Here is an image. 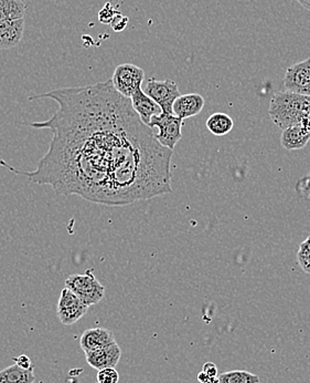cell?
<instances>
[{
    "label": "cell",
    "mask_w": 310,
    "mask_h": 383,
    "mask_svg": "<svg viewBox=\"0 0 310 383\" xmlns=\"http://www.w3.org/2000/svg\"><path fill=\"white\" fill-rule=\"evenodd\" d=\"M202 371H204V373H206L210 378H218V377H219V375H218V368H216V365H214V363H206V365H204V370Z\"/></svg>",
    "instance_id": "24"
},
{
    "label": "cell",
    "mask_w": 310,
    "mask_h": 383,
    "mask_svg": "<svg viewBox=\"0 0 310 383\" xmlns=\"http://www.w3.org/2000/svg\"><path fill=\"white\" fill-rule=\"evenodd\" d=\"M127 17L122 16L120 13H118V16L115 17L111 26H112V28L115 32H122V30L125 29L126 26H127Z\"/></svg>",
    "instance_id": "22"
},
{
    "label": "cell",
    "mask_w": 310,
    "mask_h": 383,
    "mask_svg": "<svg viewBox=\"0 0 310 383\" xmlns=\"http://www.w3.org/2000/svg\"><path fill=\"white\" fill-rule=\"evenodd\" d=\"M269 114L279 129L297 126L310 119V97L287 90L276 92L269 102Z\"/></svg>",
    "instance_id": "2"
},
{
    "label": "cell",
    "mask_w": 310,
    "mask_h": 383,
    "mask_svg": "<svg viewBox=\"0 0 310 383\" xmlns=\"http://www.w3.org/2000/svg\"><path fill=\"white\" fill-rule=\"evenodd\" d=\"M27 6L21 0H0V21L24 19Z\"/></svg>",
    "instance_id": "17"
},
{
    "label": "cell",
    "mask_w": 310,
    "mask_h": 383,
    "mask_svg": "<svg viewBox=\"0 0 310 383\" xmlns=\"http://www.w3.org/2000/svg\"><path fill=\"white\" fill-rule=\"evenodd\" d=\"M131 101L134 110L139 114L141 122L146 126H149L153 116H160L162 113L160 105H157L149 95H147L143 89L135 92L133 97L131 98Z\"/></svg>",
    "instance_id": "14"
},
{
    "label": "cell",
    "mask_w": 310,
    "mask_h": 383,
    "mask_svg": "<svg viewBox=\"0 0 310 383\" xmlns=\"http://www.w3.org/2000/svg\"><path fill=\"white\" fill-rule=\"evenodd\" d=\"M297 258L300 267L302 268V271H305V273L310 274V253L304 250L302 247H300Z\"/></svg>",
    "instance_id": "21"
},
{
    "label": "cell",
    "mask_w": 310,
    "mask_h": 383,
    "mask_svg": "<svg viewBox=\"0 0 310 383\" xmlns=\"http://www.w3.org/2000/svg\"><path fill=\"white\" fill-rule=\"evenodd\" d=\"M86 363L93 369L102 370L106 368H115L120 363L122 357V349L118 342L105 347L95 351L86 352Z\"/></svg>",
    "instance_id": "10"
},
{
    "label": "cell",
    "mask_w": 310,
    "mask_h": 383,
    "mask_svg": "<svg viewBox=\"0 0 310 383\" xmlns=\"http://www.w3.org/2000/svg\"><path fill=\"white\" fill-rule=\"evenodd\" d=\"M143 92L162 108V112L174 114V103L180 97L179 88L174 80L150 78L147 80Z\"/></svg>",
    "instance_id": "6"
},
{
    "label": "cell",
    "mask_w": 310,
    "mask_h": 383,
    "mask_svg": "<svg viewBox=\"0 0 310 383\" xmlns=\"http://www.w3.org/2000/svg\"><path fill=\"white\" fill-rule=\"evenodd\" d=\"M97 383H118L120 375L115 368H106L99 370L97 375Z\"/></svg>",
    "instance_id": "19"
},
{
    "label": "cell",
    "mask_w": 310,
    "mask_h": 383,
    "mask_svg": "<svg viewBox=\"0 0 310 383\" xmlns=\"http://www.w3.org/2000/svg\"><path fill=\"white\" fill-rule=\"evenodd\" d=\"M300 247L310 253V235L300 244Z\"/></svg>",
    "instance_id": "25"
},
{
    "label": "cell",
    "mask_w": 310,
    "mask_h": 383,
    "mask_svg": "<svg viewBox=\"0 0 310 383\" xmlns=\"http://www.w3.org/2000/svg\"><path fill=\"white\" fill-rule=\"evenodd\" d=\"M183 120L178 118L175 114H168L162 112L160 116H153L149 128L158 129L156 134L157 141L160 142L162 147H167L174 151L178 142L183 139Z\"/></svg>",
    "instance_id": "4"
},
{
    "label": "cell",
    "mask_w": 310,
    "mask_h": 383,
    "mask_svg": "<svg viewBox=\"0 0 310 383\" xmlns=\"http://www.w3.org/2000/svg\"><path fill=\"white\" fill-rule=\"evenodd\" d=\"M206 129L216 137H223L232 131L234 121L231 116L223 112H216L209 116L206 122Z\"/></svg>",
    "instance_id": "16"
},
{
    "label": "cell",
    "mask_w": 310,
    "mask_h": 383,
    "mask_svg": "<svg viewBox=\"0 0 310 383\" xmlns=\"http://www.w3.org/2000/svg\"><path fill=\"white\" fill-rule=\"evenodd\" d=\"M87 309L89 307L72 290L66 287L62 289L57 308V318L62 325H74L85 315Z\"/></svg>",
    "instance_id": "7"
},
{
    "label": "cell",
    "mask_w": 310,
    "mask_h": 383,
    "mask_svg": "<svg viewBox=\"0 0 310 383\" xmlns=\"http://www.w3.org/2000/svg\"><path fill=\"white\" fill-rule=\"evenodd\" d=\"M118 11L113 8L111 4H105L104 8L99 13V20L105 25H111L115 17L118 16Z\"/></svg>",
    "instance_id": "20"
},
{
    "label": "cell",
    "mask_w": 310,
    "mask_h": 383,
    "mask_svg": "<svg viewBox=\"0 0 310 383\" xmlns=\"http://www.w3.org/2000/svg\"><path fill=\"white\" fill-rule=\"evenodd\" d=\"M38 99L59 105L48 121L30 124L53 132L49 150L36 171H18L1 161L5 168L50 185L57 194L78 195L108 206L171 193L172 150L157 141L112 80L29 98Z\"/></svg>",
    "instance_id": "1"
},
{
    "label": "cell",
    "mask_w": 310,
    "mask_h": 383,
    "mask_svg": "<svg viewBox=\"0 0 310 383\" xmlns=\"http://www.w3.org/2000/svg\"><path fill=\"white\" fill-rule=\"evenodd\" d=\"M15 363L22 369H32L31 360L26 354H21L18 358H15Z\"/></svg>",
    "instance_id": "23"
},
{
    "label": "cell",
    "mask_w": 310,
    "mask_h": 383,
    "mask_svg": "<svg viewBox=\"0 0 310 383\" xmlns=\"http://www.w3.org/2000/svg\"><path fill=\"white\" fill-rule=\"evenodd\" d=\"M36 380L34 368L22 369L16 363L0 371V383H34Z\"/></svg>",
    "instance_id": "15"
},
{
    "label": "cell",
    "mask_w": 310,
    "mask_h": 383,
    "mask_svg": "<svg viewBox=\"0 0 310 383\" xmlns=\"http://www.w3.org/2000/svg\"><path fill=\"white\" fill-rule=\"evenodd\" d=\"M204 98L199 93L181 95L174 103V114L183 120L192 118L200 114L201 111L204 110Z\"/></svg>",
    "instance_id": "13"
},
{
    "label": "cell",
    "mask_w": 310,
    "mask_h": 383,
    "mask_svg": "<svg viewBox=\"0 0 310 383\" xmlns=\"http://www.w3.org/2000/svg\"><path fill=\"white\" fill-rule=\"evenodd\" d=\"M284 86L287 91L310 97V58L287 68Z\"/></svg>",
    "instance_id": "8"
},
{
    "label": "cell",
    "mask_w": 310,
    "mask_h": 383,
    "mask_svg": "<svg viewBox=\"0 0 310 383\" xmlns=\"http://www.w3.org/2000/svg\"><path fill=\"white\" fill-rule=\"evenodd\" d=\"M24 18L0 21V51H9L17 47L24 37Z\"/></svg>",
    "instance_id": "11"
},
{
    "label": "cell",
    "mask_w": 310,
    "mask_h": 383,
    "mask_svg": "<svg viewBox=\"0 0 310 383\" xmlns=\"http://www.w3.org/2000/svg\"><path fill=\"white\" fill-rule=\"evenodd\" d=\"M310 141V119L283 130L281 145L287 151L302 150Z\"/></svg>",
    "instance_id": "9"
},
{
    "label": "cell",
    "mask_w": 310,
    "mask_h": 383,
    "mask_svg": "<svg viewBox=\"0 0 310 383\" xmlns=\"http://www.w3.org/2000/svg\"><path fill=\"white\" fill-rule=\"evenodd\" d=\"M218 378H219V383H260L258 375L245 370L223 372Z\"/></svg>",
    "instance_id": "18"
},
{
    "label": "cell",
    "mask_w": 310,
    "mask_h": 383,
    "mask_svg": "<svg viewBox=\"0 0 310 383\" xmlns=\"http://www.w3.org/2000/svg\"><path fill=\"white\" fill-rule=\"evenodd\" d=\"M113 87L122 97H133L135 92L141 89L145 80V71L132 63H122L115 68L112 76Z\"/></svg>",
    "instance_id": "5"
},
{
    "label": "cell",
    "mask_w": 310,
    "mask_h": 383,
    "mask_svg": "<svg viewBox=\"0 0 310 383\" xmlns=\"http://www.w3.org/2000/svg\"><path fill=\"white\" fill-rule=\"evenodd\" d=\"M116 342L112 331L105 328H91L82 333L80 346L83 351L90 352L102 349L105 347Z\"/></svg>",
    "instance_id": "12"
},
{
    "label": "cell",
    "mask_w": 310,
    "mask_h": 383,
    "mask_svg": "<svg viewBox=\"0 0 310 383\" xmlns=\"http://www.w3.org/2000/svg\"><path fill=\"white\" fill-rule=\"evenodd\" d=\"M66 287L72 290L89 308L102 302L105 296V287L97 281L92 269L86 271L83 275L76 274L69 276Z\"/></svg>",
    "instance_id": "3"
}]
</instances>
